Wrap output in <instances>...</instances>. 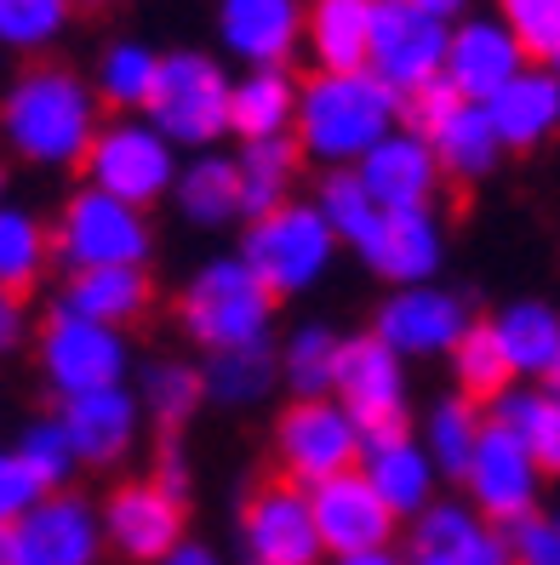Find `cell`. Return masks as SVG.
Wrapping results in <instances>:
<instances>
[{
    "label": "cell",
    "mask_w": 560,
    "mask_h": 565,
    "mask_svg": "<svg viewBox=\"0 0 560 565\" xmlns=\"http://www.w3.org/2000/svg\"><path fill=\"white\" fill-rule=\"evenodd\" d=\"M492 331L520 383L560 388V309L549 297H515L492 315Z\"/></svg>",
    "instance_id": "d4e9b609"
},
{
    "label": "cell",
    "mask_w": 560,
    "mask_h": 565,
    "mask_svg": "<svg viewBox=\"0 0 560 565\" xmlns=\"http://www.w3.org/2000/svg\"><path fill=\"white\" fill-rule=\"evenodd\" d=\"M326 565H406V559H401V548H367V554H344Z\"/></svg>",
    "instance_id": "f907efd6"
},
{
    "label": "cell",
    "mask_w": 560,
    "mask_h": 565,
    "mask_svg": "<svg viewBox=\"0 0 560 565\" xmlns=\"http://www.w3.org/2000/svg\"><path fill=\"white\" fill-rule=\"evenodd\" d=\"M7 537H12L18 565H104L109 554L97 503L81 491H46Z\"/></svg>",
    "instance_id": "2e32d148"
},
{
    "label": "cell",
    "mask_w": 560,
    "mask_h": 565,
    "mask_svg": "<svg viewBox=\"0 0 560 565\" xmlns=\"http://www.w3.org/2000/svg\"><path fill=\"white\" fill-rule=\"evenodd\" d=\"M475 309L452 286H401L383 291L372 315V338H383L401 360H452V349L469 338Z\"/></svg>",
    "instance_id": "4fadbf2b"
},
{
    "label": "cell",
    "mask_w": 560,
    "mask_h": 565,
    "mask_svg": "<svg viewBox=\"0 0 560 565\" xmlns=\"http://www.w3.org/2000/svg\"><path fill=\"white\" fill-rule=\"evenodd\" d=\"M75 7H92V12H104V7H120V0H75Z\"/></svg>",
    "instance_id": "9f6ffc18"
},
{
    "label": "cell",
    "mask_w": 560,
    "mask_h": 565,
    "mask_svg": "<svg viewBox=\"0 0 560 565\" xmlns=\"http://www.w3.org/2000/svg\"><path fill=\"white\" fill-rule=\"evenodd\" d=\"M360 475H367V486L389 503L394 520H418L423 509L435 503V462L430 451H423L418 435H383V440H367V451H360Z\"/></svg>",
    "instance_id": "484cf974"
},
{
    "label": "cell",
    "mask_w": 560,
    "mask_h": 565,
    "mask_svg": "<svg viewBox=\"0 0 560 565\" xmlns=\"http://www.w3.org/2000/svg\"><path fill=\"white\" fill-rule=\"evenodd\" d=\"M406 7H418V12H430V18H441V23H452L457 12L469 7V0H406Z\"/></svg>",
    "instance_id": "816d5d0a"
},
{
    "label": "cell",
    "mask_w": 560,
    "mask_h": 565,
    "mask_svg": "<svg viewBox=\"0 0 560 565\" xmlns=\"http://www.w3.org/2000/svg\"><path fill=\"white\" fill-rule=\"evenodd\" d=\"M452 383H457V394H469L475 406H492V401H504V394L515 388V372H509V360L498 349L492 320H475L469 338L452 349Z\"/></svg>",
    "instance_id": "b9f144b4"
},
{
    "label": "cell",
    "mask_w": 560,
    "mask_h": 565,
    "mask_svg": "<svg viewBox=\"0 0 560 565\" xmlns=\"http://www.w3.org/2000/svg\"><path fill=\"white\" fill-rule=\"evenodd\" d=\"M160 565H229V559H223L212 543H201V537H183V543H178L167 559H160Z\"/></svg>",
    "instance_id": "681fc988"
},
{
    "label": "cell",
    "mask_w": 560,
    "mask_h": 565,
    "mask_svg": "<svg viewBox=\"0 0 560 565\" xmlns=\"http://www.w3.org/2000/svg\"><path fill=\"white\" fill-rule=\"evenodd\" d=\"M18 462L29 469V480H35L41 491H75V475H81V457L70 446V428H63L57 412L46 417H29L18 428V440H12Z\"/></svg>",
    "instance_id": "60d3db41"
},
{
    "label": "cell",
    "mask_w": 560,
    "mask_h": 565,
    "mask_svg": "<svg viewBox=\"0 0 560 565\" xmlns=\"http://www.w3.org/2000/svg\"><path fill=\"white\" fill-rule=\"evenodd\" d=\"M97 92L92 81H81L63 63H35L23 70L7 97H0V143H7L23 166H41V172H63V166H81L92 138H97Z\"/></svg>",
    "instance_id": "6da1fadb"
},
{
    "label": "cell",
    "mask_w": 560,
    "mask_h": 565,
    "mask_svg": "<svg viewBox=\"0 0 560 565\" xmlns=\"http://www.w3.org/2000/svg\"><path fill=\"white\" fill-rule=\"evenodd\" d=\"M12 201V183H7V166H0V206Z\"/></svg>",
    "instance_id": "11a10c76"
},
{
    "label": "cell",
    "mask_w": 560,
    "mask_h": 565,
    "mask_svg": "<svg viewBox=\"0 0 560 565\" xmlns=\"http://www.w3.org/2000/svg\"><path fill=\"white\" fill-rule=\"evenodd\" d=\"M492 131H498L504 154H526V149H543L554 131H560V81L549 70H520L498 97L486 104Z\"/></svg>",
    "instance_id": "83f0119b"
},
{
    "label": "cell",
    "mask_w": 560,
    "mask_h": 565,
    "mask_svg": "<svg viewBox=\"0 0 560 565\" xmlns=\"http://www.w3.org/2000/svg\"><path fill=\"white\" fill-rule=\"evenodd\" d=\"M412 435L423 440V451H430L435 462V475L452 480V486H464L469 475V462H475V446L486 435V406H475L469 394H441V401L423 412V428H412Z\"/></svg>",
    "instance_id": "1f68e13d"
},
{
    "label": "cell",
    "mask_w": 560,
    "mask_h": 565,
    "mask_svg": "<svg viewBox=\"0 0 560 565\" xmlns=\"http://www.w3.org/2000/svg\"><path fill=\"white\" fill-rule=\"evenodd\" d=\"M41 497H46V491L29 480V469L18 462V451H12V446H0V531H12L29 509L41 503Z\"/></svg>",
    "instance_id": "bcb514c9"
},
{
    "label": "cell",
    "mask_w": 560,
    "mask_h": 565,
    "mask_svg": "<svg viewBox=\"0 0 560 565\" xmlns=\"http://www.w3.org/2000/svg\"><path fill=\"white\" fill-rule=\"evenodd\" d=\"M372 12L378 0H309L304 12V46L320 75H355L372 52Z\"/></svg>",
    "instance_id": "f1b7e54d"
},
{
    "label": "cell",
    "mask_w": 560,
    "mask_h": 565,
    "mask_svg": "<svg viewBox=\"0 0 560 565\" xmlns=\"http://www.w3.org/2000/svg\"><path fill=\"white\" fill-rule=\"evenodd\" d=\"M406 120L412 131H423L441 160V172L457 178V183H480L498 172V160H504V143H498V131H492V115L486 104H469V97H457L446 81L435 86H423L418 97H406Z\"/></svg>",
    "instance_id": "8fae6325"
},
{
    "label": "cell",
    "mask_w": 560,
    "mask_h": 565,
    "mask_svg": "<svg viewBox=\"0 0 560 565\" xmlns=\"http://www.w3.org/2000/svg\"><path fill=\"white\" fill-rule=\"evenodd\" d=\"M315 206H320V217L332 223V235H338V246H349L355 257H367L372 246H378V235H383V206L367 194V183H360L355 172H326L320 178V189H315Z\"/></svg>",
    "instance_id": "f35d334b"
},
{
    "label": "cell",
    "mask_w": 560,
    "mask_h": 565,
    "mask_svg": "<svg viewBox=\"0 0 560 565\" xmlns=\"http://www.w3.org/2000/svg\"><path fill=\"white\" fill-rule=\"evenodd\" d=\"M218 41L246 70H281L304 46L298 0H218Z\"/></svg>",
    "instance_id": "7402d4cb"
},
{
    "label": "cell",
    "mask_w": 560,
    "mask_h": 565,
    "mask_svg": "<svg viewBox=\"0 0 560 565\" xmlns=\"http://www.w3.org/2000/svg\"><path fill=\"white\" fill-rule=\"evenodd\" d=\"M446 46H452V23L406 7V0H378L367 70H372L389 92L418 97L423 86H435V81L446 75Z\"/></svg>",
    "instance_id": "7c38bea8"
},
{
    "label": "cell",
    "mask_w": 560,
    "mask_h": 565,
    "mask_svg": "<svg viewBox=\"0 0 560 565\" xmlns=\"http://www.w3.org/2000/svg\"><path fill=\"white\" fill-rule=\"evenodd\" d=\"M355 178L367 183V194L383 212H418V206H435L446 172H441L430 138L412 131V126H401V131H389V138L355 166Z\"/></svg>",
    "instance_id": "ffe728a7"
},
{
    "label": "cell",
    "mask_w": 560,
    "mask_h": 565,
    "mask_svg": "<svg viewBox=\"0 0 560 565\" xmlns=\"http://www.w3.org/2000/svg\"><path fill=\"white\" fill-rule=\"evenodd\" d=\"M464 491L469 503L486 525H515L526 514H538V497H543V469L532 462V451H526L504 423L486 417V435L475 446V462L464 475Z\"/></svg>",
    "instance_id": "e0dca14e"
},
{
    "label": "cell",
    "mask_w": 560,
    "mask_h": 565,
    "mask_svg": "<svg viewBox=\"0 0 560 565\" xmlns=\"http://www.w3.org/2000/svg\"><path fill=\"white\" fill-rule=\"evenodd\" d=\"M155 257V228L149 212L115 201V194L81 183L52 217V263L63 275L81 269H149Z\"/></svg>",
    "instance_id": "5b68a950"
},
{
    "label": "cell",
    "mask_w": 560,
    "mask_h": 565,
    "mask_svg": "<svg viewBox=\"0 0 560 565\" xmlns=\"http://www.w3.org/2000/svg\"><path fill=\"white\" fill-rule=\"evenodd\" d=\"M309 514L315 531L326 543V559H344V554H367V548H394V531L401 520L389 514V503L367 486V475H338L309 491Z\"/></svg>",
    "instance_id": "d6986e66"
},
{
    "label": "cell",
    "mask_w": 560,
    "mask_h": 565,
    "mask_svg": "<svg viewBox=\"0 0 560 565\" xmlns=\"http://www.w3.org/2000/svg\"><path fill=\"white\" fill-rule=\"evenodd\" d=\"M160 491H172L178 503H189V451L178 446V435H167L160 440V451H155V475H149Z\"/></svg>",
    "instance_id": "c3c4849f"
},
{
    "label": "cell",
    "mask_w": 560,
    "mask_h": 565,
    "mask_svg": "<svg viewBox=\"0 0 560 565\" xmlns=\"http://www.w3.org/2000/svg\"><path fill=\"white\" fill-rule=\"evenodd\" d=\"M97 520H104L109 554H120L126 565H160L189 537V503L160 491L149 475L109 486V497L97 503Z\"/></svg>",
    "instance_id": "9a60e30c"
},
{
    "label": "cell",
    "mask_w": 560,
    "mask_h": 565,
    "mask_svg": "<svg viewBox=\"0 0 560 565\" xmlns=\"http://www.w3.org/2000/svg\"><path fill=\"white\" fill-rule=\"evenodd\" d=\"M367 269L389 286H435V275L446 269V223L435 206H418V212H389L383 217V235L378 246L360 257Z\"/></svg>",
    "instance_id": "cb8c5ba5"
},
{
    "label": "cell",
    "mask_w": 560,
    "mask_h": 565,
    "mask_svg": "<svg viewBox=\"0 0 560 565\" xmlns=\"http://www.w3.org/2000/svg\"><path fill=\"white\" fill-rule=\"evenodd\" d=\"M486 565H515V559H509V548H504V531H498V554H492Z\"/></svg>",
    "instance_id": "db71d44e"
},
{
    "label": "cell",
    "mask_w": 560,
    "mask_h": 565,
    "mask_svg": "<svg viewBox=\"0 0 560 565\" xmlns=\"http://www.w3.org/2000/svg\"><path fill=\"white\" fill-rule=\"evenodd\" d=\"M241 554L246 565H326L309 491L281 475L257 480L241 503Z\"/></svg>",
    "instance_id": "5bb4252c"
},
{
    "label": "cell",
    "mask_w": 560,
    "mask_h": 565,
    "mask_svg": "<svg viewBox=\"0 0 560 565\" xmlns=\"http://www.w3.org/2000/svg\"><path fill=\"white\" fill-rule=\"evenodd\" d=\"M332 401L355 417V428L367 440L412 435V377H406V360L394 354L383 338H372V331L344 338Z\"/></svg>",
    "instance_id": "30bf717a"
},
{
    "label": "cell",
    "mask_w": 560,
    "mask_h": 565,
    "mask_svg": "<svg viewBox=\"0 0 560 565\" xmlns=\"http://www.w3.org/2000/svg\"><path fill=\"white\" fill-rule=\"evenodd\" d=\"M298 160H304V149L292 143V138L241 143L235 166H241V212H246V223L292 201V183H298Z\"/></svg>",
    "instance_id": "74e56055"
},
{
    "label": "cell",
    "mask_w": 560,
    "mask_h": 565,
    "mask_svg": "<svg viewBox=\"0 0 560 565\" xmlns=\"http://www.w3.org/2000/svg\"><path fill=\"white\" fill-rule=\"evenodd\" d=\"M29 338H35V315H29V297L0 286V360L18 354Z\"/></svg>",
    "instance_id": "7dc6e473"
},
{
    "label": "cell",
    "mask_w": 560,
    "mask_h": 565,
    "mask_svg": "<svg viewBox=\"0 0 560 565\" xmlns=\"http://www.w3.org/2000/svg\"><path fill=\"white\" fill-rule=\"evenodd\" d=\"M281 388H292V401H326L338 388V360H344V331L326 320H304L281 338Z\"/></svg>",
    "instance_id": "836d02e7"
},
{
    "label": "cell",
    "mask_w": 560,
    "mask_h": 565,
    "mask_svg": "<svg viewBox=\"0 0 560 565\" xmlns=\"http://www.w3.org/2000/svg\"><path fill=\"white\" fill-rule=\"evenodd\" d=\"M52 269V223L18 201L0 206V286L7 291H35Z\"/></svg>",
    "instance_id": "8d00e7d4"
},
{
    "label": "cell",
    "mask_w": 560,
    "mask_h": 565,
    "mask_svg": "<svg viewBox=\"0 0 560 565\" xmlns=\"http://www.w3.org/2000/svg\"><path fill=\"white\" fill-rule=\"evenodd\" d=\"M0 565H18V554H12V537L0 531Z\"/></svg>",
    "instance_id": "f5cc1de1"
},
{
    "label": "cell",
    "mask_w": 560,
    "mask_h": 565,
    "mask_svg": "<svg viewBox=\"0 0 560 565\" xmlns=\"http://www.w3.org/2000/svg\"><path fill=\"white\" fill-rule=\"evenodd\" d=\"M229 92H235V81L223 75V63L212 52H189V46L183 52H160V75H155L144 120L172 149L207 154L229 131Z\"/></svg>",
    "instance_id": "8992f818"
},
{
    "label": "cell",
    "mask_w": 560,
    "mask_h": 565,
    "mask_svg": "<svg viewBox=\"0 0 560 565\" xmlns=\"http://www.w3.org/2000/svg\"><path fill=\"white\" fill-rule=\"evenodd\" d=\"M492 554L498 525H486L469 497H435L418 520H406V565H486Z\"/></svg>",
    "instance_id": "603a6c76"
},
{
    "label": "cell",
    "mask_w": 560,
    "mask_h": 565,
    "mask_svg": "<svg viewBox=\"0 0 560 565\" xmlns=\"http://www.w3.org/2000/svg\"><path fill=\"white\" fill-rule=\"evenodd\" d=\"M201 401H207L201 365L160 354V360H149L138 372V406H144V417L160 428V435H178V428L201 412Z\"/></svg>",
    "instance_id": "d590c367"
},
{
    "label": "cell",
    "mask_w": 560,
    "mask_h": 565,
    "mask_svg": "<svg viewBox=\"0 0 560 565\" xmlns=\"http://www.w3.org/2000/svg\"><path fill=\"white\" fill-rule=\"evenodd\" d=\"M292 120H298V81L286 70H246L229 92V131L241 143L292 138Z\"/></svg>",
    "instance_id": "4dcf8cb0"
},
{
    "label": "cell",
    "mask_w": 560,
    "mask_h": 565,
    "mask_svg": "<svg viewBox=\"0 0 560 565\" xmlns=\"http://www.w3.org/2000/svg\"><path fill=\"white\" fill-rule=\"evenodd\" d=\"M81 172H86L92 189H104V194H115V201L149 212L160 201H172L183 160H178V149L160 138L144 115H120V120L97 126V138H92V149L81 160Z\"/></svg>",
    "instance_id": "52a82bcc"
},
{
    "label": "cell",
    "mask_w": 560,
    "mask_h": 565,
    "mask_svg": "<svg viewBox=\"0 0 560 565\" xmlns=\"http://www.w3.org/2000/svg\"><path fill=\"white\" fill-rule=\"evenodd\" d=\"M406 97L389 92L372 70L355 75H309L298 86V120H292V143L326 172H355L389 131H401Z\"/></svg>",
    "instance_id": "7a4b0ae2"
},
{
    "label": "cell",
    "mask_w": 560,
    "mask_h": 565,
    "mask_svg": "<svg viewBox=\"0 0 560 565\" xmlns=\"http://www.w3.org/2000/svg\"><path fill=\"white\" fill-rule=\"evenodd\" d=\"M486 417L504 423L509 435L532 451V462L543 469V480H560V388L515 383L504 401L486 406Z\"/></svg>",
    "instance_id": "d6a6232c"
},
{
    "label": "cell",
    "mask_w": 560,
    "mask_h": 565,
    "mask_svg": "<svg viewBox=\"0 0 560 565\" xmlns=\"http://www.w3.org/2000/svg\"><path fill=\"white\" fill-rule=\"evenodd\" d=\"M70 18H75V0H0V46L41 57L46 46L63 41Z\"/></svg>",
    "instance_id": "7bdbcfd3"
},
{
    "label": "cell",
    "mask_w": 560,
    "mask_h": 565,
    "mask_svg": "<svg viewBox=\"0 0 560 565\" xmlns=\"http://www.w3.org/2000/svg\"><path fill=\"white\" fill-rule=\"evenodd\" d=\"M35 365H41V383L63 406V401H75V394L120 388L131 377V338L115 326L81 320V315L52 303L41 331H35Z\"/></svg>",
    "instance_id": "ba28073f"
},
{
    "label": "cell",
    "mask_w": 560,
    "mask_h": 565,
    "mask_svg": "<svg viewBox=\"0 0 560 565\" xmlns=\"http://www.w3.org/2000/svg\"><path fill=\"white\" fill-rule=\"evenodd\" d=\"M498 23L520 41L526 63L560 52V0H498Z\"/></svg>",
    "instance_id": "ee69618b"
},
{
    "label": "cell",
    "mask_w": 560,
    "mask_h": 565,
    "mask_svg": "<svg viewBox=\"0 0 560 565\" xmlns=\"http://www.w3.org/2000/svg\"><path fill=\"white\" fill-rule=\"evenodd\" d=\"M360 451H367V435H360L355 417L332 394L326 401H292L275 417V475L304 491L338 480V475H355Z\"/></svg>",
    "instance_id": "9c48e42d"
},
{
    "label": "cell",
    "mask_w": 560,
    "mask_h": 565,
    "mask_svg": "<svg viewBox=\"0 0 560 565\" xmlns=\"http://www.w3.org/2000/svg\"><path fill=\"white\" fill-rule=\"evenodd\" d=\"M201 383H207V401H212V406H223V412H252V406H263V401L281 388V354H275V343L207 354V360H201Z\"/></svg>",
    "instance_id": "e575fe53"
},
{
    "label": "cell",
    "mask_w": 560,
    "mask_h": 565,
    "mask_svg": "<svg viewBox=\"0 0 560 565\" xmlns=\"http://www.w3.org/2000/svg\"><path fill=\"white\" fill-rule=\"evenodd\" d=\"M57 309L97 320V326H115V331H131L155 309V280H149V269H81V275H63Z\"/></svg>",
    "instance_id": "4316f807"
},
{
    "label": "cell",
    "mask_w": 560,
    "mask_h": 565,
    "mask_svg": "<svg viewBox=\"0 0 560 565\" xmlns=\"http://www.w3.org/2000/svg\"><path fill=\"white\" fill-rule=\"evenodd\" d=\"M155 75H160V52L155 46H144V41H109L104 52H97L92 92H97V104L138 115V109H149Z\"/></svg>",
    "instance_id": "ab89813d"
},
{
    "label": "cell",
    "mask_w": 560,
    "mask_h": 565,
    "mask_svg": "<svg viewBox=\"0 0 560 565\" xmlns=\"http://www.w3.org/2000/svg\"><path fill=\"white\" fill-rule=\"evenodd\" d=\"M520 70H532L520 52V41L498 18H464L452 29V46H446V86L457 97H469V104H492Z\"/></svg>",
    "instance_id": "44dd1931"
},
{
    "label": "cell",
    "mask_w": 560,
    "mask_h": 565,
    "mask_svg": "<svg viewBox=\"0 0 560 565\" xmlns=\"http://www.w3.org/2000/svg\"><path fill=\"white\" fill-rule=\"evenodd\" d=\"M504 548L515 565H560V525L549 514H526L504 525Z\"/></svg>",
    "instance_id": "f6af8a7d"
},
{
    "label": "cell",
    "mask_w": 560,
    "mask_h": 565,
    "mask_svg": "<svg viewBox=\"0 0 560 565\" xmlns=\"http://www.w3.org/2000/svg\"><path fill=\"white\" fill-rule=\"evenodd\" d=\"M338 252L344 246H338L332 223L320 217L315 201H286L275 212L252 217L246 235H241V263L257 275V286L270 291L275 303L315 291L326 275H332Z\"/></svg>",
    "instance_id": "277c9868"
},
{
    "label": "cell",
    "mask_w": 560,
    "mask_h": 565,
    "mask_svg": "<svg viewBox=\"0 0 560 565\" xmlns=\"http://www.w3.org/2000/svg\"><path fill=\"white\" fill-rule=\"evenodd\" d=\"M549 75H554V81H560V52H554V57H549Z\"/></svg>",
    "instance_id": "6f0895ef"
},
{
    "label": "cell",
    "mask_w": 560,
    "mask_h": 565,
    "mask_svg": "<svg viewBox=\"0 0 560 565\" xmlns=\"http://www.w3.org/2000/svg\"><path fill=\"white\" fill-rule=\"evenodd\" d=\"M172 206L189 228H229L241 223V166L235 154H189L183 172H178V189H172Z\"/></svg>",
    "instance_id": "f546056e"
},
{
    "label": "cell",
    "mask_w": 560,
    "mask_h": 565,
    "mask_svg": "<svg viewBox=\"0 0 560 565\" xmlns=\"http://www.w3.org/2000/svg\"><path fill=\"white\" fill-rule=\"evenodd\" d=\"M63 428H70V446L81 457V469L92 475H109L138 451L144 440V406H138V388L120 383V388H97V394H75V401L57 406Z\"/></svg>",
    "instance_id": "ac0fdd59"
},
{
    "label": "cell",
    "mask_w": 560,
    "mask_h": 565,
    "mask_svg": "<svg viewBox=\"0 0 560 565\" xmlns=\"http://www.w3.org/2000/svg\"><path fill=\"white\" fill-rule=\"evenodd\" d=\"M275 297L257 286V275L235 257H207L178 291V326L201 354L263 349L275 338Z\"/></svg>",
    "instance_id": "3957f363"
},
{
    "label": "cell",
    "mask_w": 560,
    "mask_h": 565,
    "mask_svg": "<svg viewBox=\"0 0 560 565\" xmlns=\"http://www.w3.org/2000/svg\"><path fill=\"white\" fill-rule=\"evenodd\" d=\"M549 520H554V525H560V509H554V514H549Z\"/></svg>",
    "instance_id": "680465c9"
}]
</instances>
